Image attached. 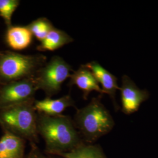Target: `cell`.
<instances>
[{"label":"cell","instance_id":"cell-18","mask_svg":"<svg viewBox=\"0 0 158 158\" xmlns=\"http://www.w3.org/2000/svg\"><path fill=\"white\" fill-rule=\"evenodd\" d=\"M53 156H54V155H53ZM56 156V158H61V157H59V156ZM51 158H54V157H51Z\"/></svg>","mask_w":158,"mask_h":158},{"label":"cell","instance_id":"cell-10","mask_svg":"<svg viewBox=\"0 0 158 158\" xmlns=\"http://www.w3.org/2000/svg\"><path fill=\"white\" fill-rule=\"evenodd\" d=\"M70 107L76 108L75 102L69 94L57 99L46 97L42 100H35L34 108L37 113L50 116L61 115L65 109Z\"/></svg>","mask_w":158,"mask_h":158},{"label":"cell","instance_id":"cell-3","mask_svg":"<svg viewBox=\"0 0 158 158\" xmlns=\"http://www.w3.org/2000/svg\"><path fill=\"white\" fill-rule=\"evenodd\" d=\"M35 101L33 99L0 109V125L3 130L32 143L38 141V114L34 108Z\"/></svg>","mask_w":158,"mask_h":158},{"label":"cell","instance_id":"cell-7","mask_svg":"<svg viewBox=\"0 0 158 158\" xmlns=\"http://www.w3.org/2000/svg\"><path fill=\"white\" fill-rule=\"evenodd\" d=\"M122 102V111L126 115L135 113L142 103L149 98L150 94L147 90L138 87L134 81L127 75L122 77V85L119 87Z\"/></svg>","mask_w":158,"mask_h":158},{"label":"cell","instance_id":"cell-14","mask_svg":"<svg viewBox=\"0 0 158 158\" xmlns=\"http://www.w3.org/2000/svg\"><path fill=\"white\" fill-rule=\"evenodd\" d=\"M54 156L62 158H107L99 145L85 143L69 152Z\"/></svg>","mask_w":158,"mask_h":158},{"label":"cell","instance_id":"cell-13","mask_svg":"<svg viewBox=\"0 0 158 158\" xmlns=\"http://www.w3.org/2000/svg\"><path fill=\"white\" fill-rule=\"evenodd\" d=\"M73 39L64 31L54 28L40 42L36 49L40 52L55 51L73 42Z\"/></svg>","mask_w":158,"mask_h":158},{"label":"cell","instance_id":"cell-15","mask_svg":"<svg viewBox=\"0 0 158 158\" xmlns=\"http://www.w3.org/2000/svg\"><path fill=\"white\" fill-rule=\"evenodd\" d=\"M36 40L42 42L55 27L51 21L45 17L39 18L27 25Z\"/></svg>","mask_w":158,"mask_h":158},{"label":"cell","instance_id":"cell-5","mask_svg":"<svg viewBox=\"0 0 158 158\" xmlns=\"http://www.w3.org/2000/svg\"><path fill=\"white\" fill-rule=\"evenodd\" d=\"M72 72L71 66L62 57H52L34 77L38 90L43 91L46 97L51 98L60 91L62 85Z\"/></svg>","mask_w":158,"mask_h":158},{"label":"cell","instance_id":"cell-16","mask_svg":"<svg viewBox=\"0 0 158 158\" xmlns=\"http://www.w3.org/2000/svg\"><path fill=\"white\" fill-rule=\"evenodd\" d=\"M20 4L19 0H0V17L6 23L7 28L12 26V17Z\"/></svg>","mask_w":158,"mask_h":158},{"label":"cell","instance_id":"cell-1","mask_svg":"<svg viewBox=\"0 0 158 158\" xmlns=\"http://www.w3.org/2000/svg\"><path fill=\"white\" fill-rule=\"evenodd\" d=\"M37 114L38 132L45 142L48 153L56 155L68 152L84 143L69 116Z\"/></svg>","mask_w":158,"mask_h":158},{"label":"cell","instance_id":"cell-11","mask_svg":"<svg viewBox=\"0 0 158 158\" xmlns=\"http://www.w3.org/2000/svg\"><path fill=\"white\" fill-rule=\"evenodd\" d=\"M4 131L0 139V158H25V139Z\"/></svg>","mask_w":158,"mask_h":158},{"label":"cell","instance_id":"cell-17","mask_svg":"<svg viewBox=\"0 0 158 158\" xmlns=\"http://www.w3.org/2000/svg\"><path fill=\"white\" fill-rule=\"evenodd\" d=\"M51 158V157L46 156L44 153L40 152L38 148L36 146V145L33 144L31 151H30L27 158Z\"/></svg>","mask_w":158,"mask_h":158},{"label":"cell","instance_id":"cell-12","mask_svg":"<svg viewBox=\"0 0 158 158\" xmlns=\"http://www.w3.org/2000/svg\"><path fill=\"white\" fill-rule=\"evenodd\" d=\"M33 35L27 26H11L6 32V44L15 51L27 48L32 42Z\"/></svg>","mask_w":158,"mask_h":158},{"label":"cell","instance_id":"cell-2","mask_svg":"<svg viewBox=\"0 0 158 158\" xmlns=\"http://www.w3.org/2000/svg\"><path fill=\"white\" fill-rule=\"evenodd\" d=\"M102 96L93 98L84 107L76 108L74 124L83 140L89 144L107 135L115 125L112 116L101 102Z\"/></svg>","mask_w":158,"mask_h":158},{"label":"cell","instance_id":"cell-6","mask_svg":"<svg viewBox=\"0 0 158 158\" xmlns=\"http://www.w3.org/2000/svg\"><path fill=\"white\" fill-rule=\"evenodd\" d=\"M34 77L11 82L0 87V109L35 99L38 91Z\"/></svg>","mask_w":158,"mask_h":158},{"label":"cell","instance_id":"cell-9","mask_svg":"<svg viewBox=\"0 0 158 158\" xmlns=\"http://www.w3.org/2000/svg\"><path fill=\"white\" fill-rule=\"evenodd\" d=\"M69 85H76L83 91V97L87 100L91 92L95 91L102 95L103 91L90 70L85 64L81 65L76 71H73L70 76Z\"/></svg>","mask_w":158,"mask_h":158},{"label":"cell","instance_id":"cell-8","mask_svg":"<svg viewBox=\"0 0 158 158\" xmlns=\"http://www.w3.org/2000/svg\"><path fill=\"white\" fill-rule=\"evenodd\" d=\"M85 66L90 70L98 84L102 85L103 93L110 96L115 111H118L119 107L115 98L117 90H119L117 78L96 61L87 63Z\"/></svg>","mask_w":158,"mask_h":158},{"label":"cell","instance_id":"cell-4","mask_svg":"<svg viewBox=\"0 0 158 158\" xmlns=\"http://www.w3.org/2000/svg\"><path fill=\"white\" fill-rule=\"evenodd\" d=\"M47 60L43 55L0 51V85L34 77Z\"/></svg>","mask_w":158,"mask_h":158}]
</instances>
